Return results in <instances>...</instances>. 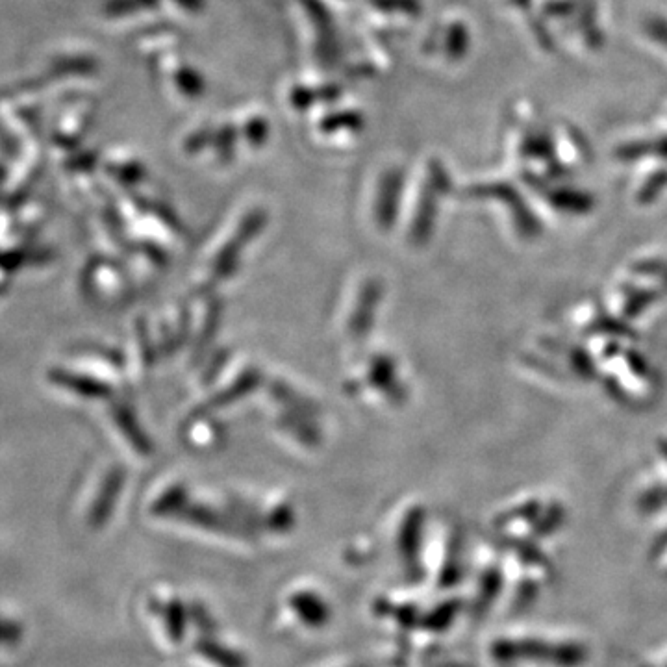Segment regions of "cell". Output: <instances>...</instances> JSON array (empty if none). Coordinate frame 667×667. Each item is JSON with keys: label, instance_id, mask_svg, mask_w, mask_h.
Returning <instances> with one entry per match:
<instances>
[{"label": "cell", "instance_id": "obj_1", "mask_svg": "<svg viewBox=\"0 0 667 667\" xmlns=\"http://www.w3.org/2000/svg\"><path fill=\"white\" fill-rule=\"evenodd\" d=\"M497 655L503 658H534L549 660L560 666H577L582 660V651L567 645H545L540 642H504L497 645Z\"/></svg>", "mask_w": 667, "mask_h": 667}]
</instances>
